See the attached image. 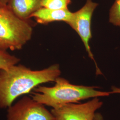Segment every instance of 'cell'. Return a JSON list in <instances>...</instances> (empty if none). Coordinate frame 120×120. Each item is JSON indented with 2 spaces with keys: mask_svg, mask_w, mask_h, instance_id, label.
Returning a JSON list of instances; mask_svg holds the SVG:
<instances>
[{
  "mask_svg": "<svg viewBox=\"0 0 120 120\" xmlns=\"http://www.w3.org/2000/svg\"><path fill=\"white\" fill-rule=\"evenodd\" d=\"M60 73L56 64L41 70H33L21 64L0 69V108H8L18 97L40 84L55 82Z\"/></svg>",
  "mask_w": 120,
  "mask_h": 120,
  "instance_id": "obj_1",
  "label": "cell"
},
{
  "mask_svg": "<svg viewBox=\"0 0 120 120\" xmlns=\"http://www.w3.org/2000/svg\"><path fill=\"white\" fill-rule=\"evenodd\" d=\"M55 82V85L52 87L39 86L35 88L32 98L44 105L56 109L67 104L90 98L109 96L111 94L110 92L96 90V87L73 85L59 77Z\"/></svg>",
  "mask_w": 120,
  "mask_h": 120,
  "instance_id": "obj_2",
  "label": "cell"
},
{
  "mask_svg": "<svg viewBox=\"0 0 120 120\" xmlns=\"http://www.w3.org/2000/svg\"><path fill=\"white\" fill-rule=\"evenodd\" d=\"M33 27L28 20L21 19L9 8L0 3V49H21L30 40Z\"/></svg>",
  "mask_w": 120,
  "mask_h": 120,
  "instance_id": "obj_3",
  "label": "cell"
},
{
  "mask_svg": "<svg viewBox=\"0 0 120 120\" xmlns=\"http://www.w3.org/2000/svg\"><path fill=\"white\" fill-rule=\"evenodd\" d=\"M7 120H55V117L44 105L25 96L8 108Z\"/></svg>",
  "mask_w": 120,
  "mask_h": 120,
  "instance_id": "obj_4",
  "label": "cell"
},
{
  "mask_svg": "<svg viewBox=\"0 0 120 120\" xmlns=\"http://www.w3.org/2000/svg\"><path fill=\"white\" fill-rule=\"evenodd\" d=\"M98 5L92 0H87L86 4L82 8L76 12L73 13L71 19L67 23L79 35L90 57L94 62L89 43L92 38L91 18Z\"/></svg>",
  "mask_w": 120,
  "mask_h": 120,
  "instance_id": "obj_5",
  "label": "cell"
},
{
  "mask_svg": "<svg viewBox=\"0 0 120 120\" xmlns=\"http://www.w3.org/2000/svg\"><path fill=\"white\" fill-rule=\"evenodd\" d=\"M102 104L98 98H94L83 104L70 103L58 109H53L51 112L55 120H94L95 112Z\"/></svg>",
  "mask_w": 120,
  "mask_h": 120,
  "instance_id": "obj_6",
  "label": "cell"
},
{
  "mask_svg": "<svg viewBox=\"0 0 120 120\" xmlns=\"http://www.w3.org/2000/svg\"><path fill=\"white\" fill-rule=\"evenodd\" d=\"M73 13L68 9H52L41 7L34 13L31 17H34L39 24H46L56 21L69 22Z\"/></svg>",
  "mask_w": 120,
  "mask_h": 120,
  "instance_id": "obj_7",
  "label": "cell"
},
{
  "mask_svg": "<svg viewBox=\"0 0 120 120\" xmlns=\"http://www.w3.org/2000/svg\"><path fill=\"white\" fill-rule=\"evenodd\" d=\"M42 0H8L7 5L18 17L28 20L31 15L41 8Z\"/></svg>",
  "mask_w": 120,
  "mask_h": 120,
  "instance_id": "obj_8",
  "label": "cell"
},
{
  "mask_svg": "<svg viewBox=\"0 0 120 120\" xmlns=\"http://www.w3.org/2000/svg\"><path fill=\"white\" fill-rule=\"evenodd\" d=\"M20 59L12 55L5 50L0 49V69H5L17 64Z\"/></svg>",
  "mask_w": 120,
  "mask_h": 120,
  "instance_id": "obj_9",
  "label": "cell"
},
{
  "mask_svg": "<svg viewBox=\"0 0 120 120\" xmlns=\"http://www.w3.org/2000/svg\"><path fill=\"white\" fill-rule=\"evenodd\" d=\"M71 0H42L41 7L52 9H68Z\"/></svg>",
  "mask_w": 120,
  "mask_h": 120,
  "instance_id": "obj_10",
  "label": "cell"
},
{
  "mask_svg": "<svg viewBox=\"0 0 120 120\" xmlns=\"http://www.w3.org/2000/svg\"><path fill=\"white\" fill-rule=\"evenodd\" d=\"M109 22L114 26H120V0H115L110 10Z\"/></svg>",
  "mask_w": 120,
  "mask_h": 120,
  "instance_id": "obj_11",
  "label": "cell"
},
{
  "mask_svg": "<svg viewBox=\"0 0 120 120\" xmlns=\"http://www.w3.org/2000/svg\"><path fill=\"white\" fill-rule=\"evenodd\" d=\"M111 94H120V88H117L115 86H113L111 88Z\"/></svg>",
  "mask_w": 120,
  "mask_h": 120,
  "instance_id": "obj_12",
  "label": "cell"
},
{
  "mask_svg": "<svg viewBox=\"0 0 120 120\" xmlns=\"http://www.w3.org/2000/svg\"><path fill=\"white\" fill-rule=\"evenodd\" d=\"M94 120H104L103 116L100 113H95Z\"/></svg>",
  "mask_w": 120,
  "mask_h": 120,
  "instance_id": "obj_13",
  "label": "cell"
},
{
  "mask_svg": "<svg viewBox=\"0 0 120 120\" xmlns=\"http://www.w3.org/2000/svg\"><path fill=\"white\" fill-rule=\"evenodd\" d=\"M8 0H0V3L3 4H7L8 3Z\"/></svg>",
  "mask_w": 120,
  "mask_h": 120,
  "instance_id": "obj_14",
  "label": "cell"
}]
</instances>
